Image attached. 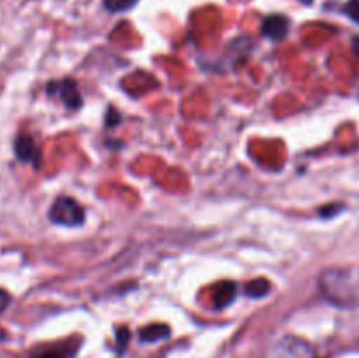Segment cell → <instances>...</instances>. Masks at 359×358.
Wrapping results in <instances>:
<instances>
[{
    "instance_id": "9",
    "label": "cell",
    "mask_w": 359,
    "mask_h": 358,
    "mask_svg": "<svg viewBox=\"0 0 359 358\" xmlns=\"http://www.w3.org/2000/svg\"><path fill=\"white\" fill-rule=\"evenodd\" d=\"M269 291H270V283L266 279H263V277L251 281V283L245 286V293H248L249 297H252V298L265 297Z\"/></svg>"
},
{
    "instance_id": "14",
    "label": "cell",
    "mask_w": 359,
    "mask_h": 358,
    "mask_svg": "<svg viewBox=\"0 0 359 358\" xmlns=\"http://www.w3.org/2000/svg\"><path fill=\"white\" fill-rule=\"evenodd\" d=\"M300 2H302V4H305V6H311L312 0H300Z\"/></svg>"
},
{
    "instance_id": "1",
    "label": "cell",
    "mask_w": 359,
    "mask_h": 358,
    "mask_svg": "<svg viewBox=\"0 0 359 358\" xmlns=\"http://www.w3.org/2000/svg\"><path fill=\"white\" fill-rule=\"evenodd\" d=\"M319 288L332 304L339 307H358L359 277L351 269H328L319 276Z\"/></svg>"
},
{
    "instance_id": "6",
    "label": "cell",
    "mask_w": 359,
    "mask_h": 358,
    "mask_svg": "<svg viewBox=\"0 0 359 358\" xmlns=\"http://www.w3.org/2000/svg\"><path fill=\"white\" fill-rule=\"evenodd\" d=\"M14 151H16V157L20 158L21 161H30V164L34 165L39 164V147L32 137H18L16 142H14Z\"/></svg>"
},
{
    "instance_id": "7",
    "label": "cell",
    "mask_w": 359,
    "mask_h": 358,
    "mask_svg": "<svg viewBox=\"0 0 359 358\" xmlns=\"http://www.w3.org/2000/svg\"><path fill=\"white\" fill-rule=\"evenodd\" d=\"M235 295H237L235 284L230 283V281H224L214 291V304H216V307H226V305L233 302Z\"/></svg>"
},
{
    "instance_id": "12",
    "label": "cell",
    "mask_w": 359,
    "mask_h": 358,
    "mask_svg": "<svg viewBox=\"0 0 359 358\" xmlns=\"http://www.w3.org/2000/svg\"><path fill=\"white\" fill-rule=\"evenodd\" d=\"M32 358H65L60 351L49 350V351H41V353H35Z\"/></svg>"
},
{
    "instance_id": "5",
    "label": "cell",
    "mask_w": 359,
    "mask_h": 358,
    "mask_svg": "<svg viewBox=\"0 0 359 358\" xmlns=\"http://www.w3.org/2000/svg\"><path fill=\"white\" fill-rule=\"evenodd\" d=\"M51 88H55L58 97L62 98L63 104L69 109H77L83 104V98H81L79 90H77V84L74 79H63L62 83L53 84Z\"/></svg>"
},
{
    "instance_id": "3",
    "label": "cell",
    "mask_w": 359,
    "mask_h": 358,
    "mask_svg": "<svg viewBox=\"0 0 359 358\" xmlns=\"http://www.w3.org/2000/svg\"><path fill=\"white\" fill-rule=\"evenodd\" d=\"M84 207L72 197H58L49 209V220L63 227H79L84 223Z\"/></svg>"
},
{
    "instance_id": "13",
    "label": "cell",
    "mask_w": 359,
    "mask_h": 358,
    "mask_svg": "<svg viewBox=\"0 0 359 358\" xmlns=\"http://www.w3.org/2000/svg\"><path fill=\"white\" fill-rule=\"evenodd\" d=\"M9 302H11L9 293H7L6 290H2V288H0V314H2V312L6 311L7 305H9Z\"/></svg>"
},
{
    "instance_id": "4",
    "label": "cell",
    "mask_w": 359,
    "mask_h": 358,
    "mask_svg": "<svg viewBox=\"0 0 359 358\" xmlns=\"http://www.w3.org/2000/svg\"><path fill=\"white\" fill-rule=\"evenodd\" d=\"M263 35L270 41H283L290 32V20L283 14H272L263 20Z\"/></svg>"
},
{
    "instance_id": "8",
    "label": "cell",
    "mask_w": 359,
    "mask_h": 358,
    "mask_svg": "<svg viewBox=\"0 0 359 358\" xmlns=\"http://www.w3.org/2000/svg\"><path fill=\"white\" fill-rule=\"evenodd\" d=\"M170 336V329L167 325H149L140 330V340L142 343H156Z\"/></svg>"
},
{
    "instance_id": "2",
    "label": "cell",
    "mask_w": 359,
    "mask_h": 358,
    "mask_svg": "<svg viewBox=\"0 0 359 358\" xmlns=\"http://www.w3.org/2000/svg\"><path fill=\"white\" fill-rule=\"evenodd\" d=\"M263 358H318V353L309 340L286 333L270 344Z\"/></svg>"
},
{
    "instance_id": "11",
    "label": "cell",
    "mask_w": 359,
    "mask_h": 358,
    "mask_svg": "<svg viewBox=\"0 0 359 358\" xmlns=\"http://www.w3.org/2000/svg\"><path fill=\"white\" fill-rule=\"evenodd\" d=\"M344 13L351 18L353 21L359 23V0H349L344 7Z\"/></svg>"
},
{
    "instance_id": "10",
    "label": "cell",
    "mask_w": 359,
    "mask_h": 358,
    "mask_svg": "<svg viewBox=\"0 0 359 358\" xmlns=\"http://www.w3.org/2000/svg\"><path fill=\"white\" fill-rule=\"evenodd\" d=\"M135 2L137 0H104V6L111 13H121V11L132 9Z\"/></svg>"
}]
</instances>
